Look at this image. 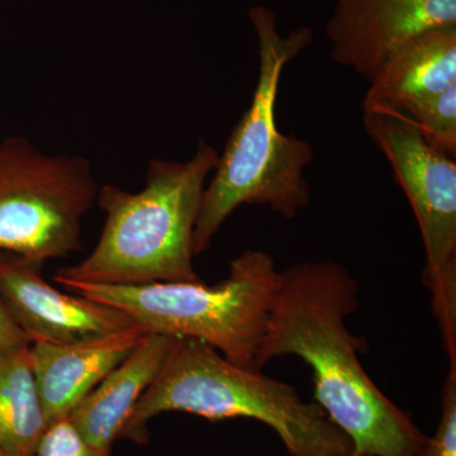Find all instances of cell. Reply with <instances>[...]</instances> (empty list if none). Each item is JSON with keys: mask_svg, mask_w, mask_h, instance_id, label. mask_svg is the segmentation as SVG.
Instances as JSON below:
<instances>
[{"mask_svg": "<svg viewBox=\"0 0 456 456\" xmlns=\"http://www.w3.org/2000/svg\"><path fill=\"white\" fill-rule=\"evenodd\" d=\"M218 154L206 141L187 161H150L142 191L106 184L97 203L106 215L98 244L80 263L57 270L53 281L106 285L200 281L193 235L206 180Z\"/></svg>", "mask_w": 456, "mask_h": 456, "instance_id": "cell-3", "label": "cell"}, {"mask_svg": "<svg viewBox=\"0 0 456 456\" xmlns=\"http://www.w3.org/2000/svg\"><path fill=\"white\" fill-rule=\"evenodd\" d=\"M259 46V77L253 101L231 134L224 154L204 189L194 227V255L202 254L224 221L239 207H268L293 220L311 203L305 170L314 160L307 141L279 131L275 104L285 65L310 46L314 32L302 26L289 35L278 29L272 9H251Z\"/></svg>", "mask_w": 456, "mask_h": 456, "instance_id": "cell-2", "label": "cell"}, {"mask_svg": "<svg viewBox=\"0 0 456 456\" xmlns=\"http://www.w3.org/2000/svg\"><path fill=\"white\" fill-rule=\"evenodd\" d=\"M42 265L0 253V294L31 344H73L139 326L117 308L51 287L41 277Z\"/></svg>", "mask_w": 456, "mask_h": 456, "instance_id": "cell-9", "label": "cell"}, {"mask_svg": "<svg viewBox=\"0 0 456 456\" xmlns=\"http://www.w3.org/2000/svg\"><path fill=\"white\" fill-rule=\"evenodd\" d=\"M456 83V26L416 36L395 51L369 82L362 108L404 110Z\"/></svg>", "mask_w": 456, "mask_h": 456, "instance_id": "cell-12", "label": "cell"}, {"mask_svg": "<svg viewBox=\"0 0 456 456\" xmlns=\"http://www.w3.org/2000/svg\"><path fill=\"white\" fill-rule=\"evenodd\" d=\"M281 272L272 255L248 250L231 261L215 285L170 281L106 285L55 281L90 301L117 308L146 332L206 342L239 367L257 370V349L268 325Z\"/></svg>", "mask_w": 456, "mask_h": 456, "instance_id": "cell-5", "label": "cell"}, {"mask_svg": "<svg viewBox=\"0 0 456 456\" xmlns=\"http://www.w3.org/2000/svg\"><path fill=\"white\" fill-rule=\"evenodd\" d=\"M35 456H110V450L92 445L66 417L47 426Z\"/></svg>", "mask_w": 456, "mask_h": 456, "instance_id": "cell-15", "label": "cell"}, {"mask_svg": "<svg viewBox=\"0 0 456 456\" xmlns=\"http://www.w3.org/2000/svg\"><path fill=\"white\" fill-rule=\"evenodd\" d=\"M164 412L211 421L251 419L268 425L290 456H349L353 445L316 402L261 370L239 367L206 342L178 338L151 386L137 402L121 439L143 445L147 424Z\"/></svg>", "mask_w": 456, "mask_h": 456, "instance_id": "cell-4", "label": "cell"}, {"mask_svg": "<svg viewBox=\"0 0 456 456\" xmlns=\"http://www.w3.org/2000/svg\"><path fill=\"white\" fill-rule=\"evenodd\" d=\"M349 456H367V455H354V454H350Z\"/></svg>", "mask_w": 456, "mask_h": 456, "instance_id": "cell-19", "label": "cell"}, {"mask_svg": "<svg viewBox=\"0 0 456 456\" xmlns=\"http://www.w3.org/2000/svg\"><path fill=\"white\" fill-rule=\"evenodd\" d=\"M417 456H456V365H450L449 374L441 392V419L434 436Z\"/></svg>", "mask_w": 456, "mask_h": 456, "instance_id": "cell-16", "label": "cell"}, {"mask_svg": "<svg viewBox=\"0 0 456 456\" xmlns=\"http://www.w3.org/2000/svg\"><path fill=\"white\" fill-rule=\"evenodd\" d=\"M326 25L332 59L368 82L404 44L456 26V0H334Z\"/></svg>", "mask_w": 456, "mask_h": 456, "instance_id": "cell-8", "label": "cell"}, {"mask_svg": "<svg viewBox=\"0 0 456 456\" xmlns=\"http://www.w3.org/2000/svg\"><path fill=\"white\" fill-rule=\"evenodd\" d=\"M46 428L29 346L0 353V449L7 456H35Z\"/></svg>", "mask_w": 456, "mask_h": 456, "instance_id": "cell-13", "label": "cell"}, {"mask_svg": "<svg viewBox=\"0 0 456 456\" xmlns=\"http://www.w3.org/2000/svg\"><path fill=\"white\" fill-rule=\"evenodd\" d=\"M359 305L358 281L335 261L285 269L255 365L263 370L285 355L308 364L314 401L349 437L354 455L417 456L428 437L378 388L360 362L365 344L346 326Z\"/></svg>", "mask_w": 456, "mask_h": 456, "instance_id": "cell-1", "label": "cell"}, {"mask_svg": "<svg viewBox=\"0 0 456 456\" xmlns=\"http://www.w3.org/2000/svg\"><path fill=\"white\" fill-rule=\"evenodd\" d=\"M146 334L136 326L121 334L73 344L32 342L29 356L46 426L70 416Z\"/></svg>", "mask_w": 456, "mask_h": 456, "instance_id": "cell-10", "label": "cell"}, {"mask_svg": "<svg viewBox=\"0 0 456 456\" xmlns=\"http://www.w3.org/2000/svg\"><path fill=\"white\" fill-rule=\"evenodd\" d=\"M0 456H7V455L4 454V452H3L2 449H0Z\"/></svg>", "mask_w": 456, "mask_h": 456, "instance_id": "cell-18", "label": "cell"}, {"mask_svg": "<svg viewBox=\"0 0 456 456\" xmlns=\"http://www.w3.org/2000/svg\"><path fill=\"white\" fill-rule=\"evenodd\" d=\"M402 112V110H401ZM404 113L412 118L425 140L444 154H456V83L436 94L428 95L408 107Z\"/></svg>", "mask_w": 456, "mask_h": 456, "instance_id": "cell-14", "label": "cell"}, {"mask_svg": "<svg viewBox=\"0 0 456 456\" xmlns=\"http://www.w3.org/2000/svg\"><path fill=\"white\" fill-rule=\"evenodd\" d=\"M98 191L83 156L46 155L25 137L0 141V253L42 264L77 253Z\"/></svg>", "mask_w": 456, "mask_h": 456, "instance_id": "cell-6", "label": "cell"}, {"mask_svg": "<svg viewBox=\"0 0 456 456\" xmlns=\"http://www.w3.org/2000/svg\"><path fill=\"white\" fill-rule=\"evenodd\" d=\"M365 131L386 156L415 213L426 253L422 281L431 293L450 364L456 362V163L431 146L410 116L362 108Z\"/></svg>", "mask_w": 456, "mask_h": 456, "instance_id": "cell-7", "label": "cell"}, {"mask_svg": "<svg viewBox=\"0 0 456 456\" xmlns=\"http://www.w3.org/2000/svg\"><path fill=\"white\" fill-rule=\"evenodd\" d=\"M178 338L147 332L118 367L75 407L69 419L84 439L98 448L112 449Z\"/></svg>", "mask_w": 456, "mask_h": 456, "instance_id": "cell-11", "label": "cell"}, {"mask_svg": "<svg viewBox=\"0 0 456 456\" xmlns=\"http://www.w3.org/2000/svg\"><path fill=\"white\" fill-rule=\"evenodd\" d=\"M29 345L31 340L18 326L13 314L9 311L7 303L0 294V353L23 349Z\"/></svg>", "mask_w": 456, "mask_h": 456, "instance_id": "cell-17", "label": "cell"}]
</instances>
